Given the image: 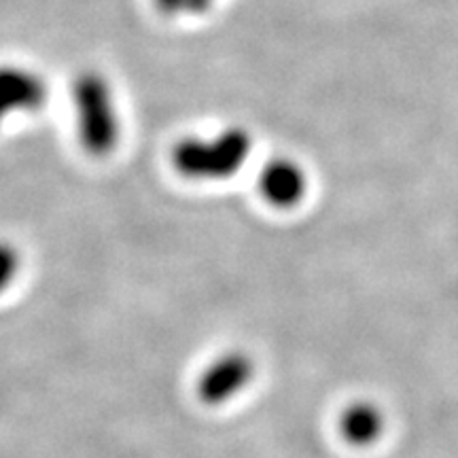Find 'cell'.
Instances as JSON below:
<instances>
[{
  "label": "cell",
  "mask_w": 458,
  "mask_h": 458,
  "mask_svg": "<svg viewBox=\"0 0 458 458\" xmlns=\"http://www.w3.org/2000/svg\"><path fill=\"white\" fill-rule=\"evenodd\" d=\"M382 427H385L382 411L376 405L365 403V401L352 403L351 408L344 411L340 420L342 435L354 445L374 444L380 437Z\"/></svg>",
  "instance_id": "6"
},
{
  "label": "cell",
  "mask_w": 458,
  "mask_h": 458,
  "mask_svg": "<svg viewBox=\"0 0 458 458\" xmlns=\"http://www.w3.org/2000/svg\"><path fill=\"white\" fill-rule=\"evenodd\" d=\"M74 130L79 145L94 157H106L122 139V114L113 85L98 71H85L72 83Z\"/></svg>",
  "instance_id": "1"
},
{
  "label": "cell",
  "mask_w": 458,
  "mask_h": 458,
  "mask_svg": "<svg viewBox=\"0 0 458 458\" xmlns=\"http://www.w3.org/2000/svg\"><path fill=\"white\" fill-rule=\"evenodd\" d=\"M20 250H17L11 242L0 240V293H4V291L13 284L17 274H20Z\"/></svg>",
  "instance_id": "8"
},
{
  "label": "cell",
  "mask_w": 458,
  "mask_h": 458,
  "mask_svg": "<svg viewBox=\"0 0 458 458\" xmlns=\"http://www.w3.org/2000/svg\"><path fill=\"white\" fill-rule=\"evenodd\" d=\"M253 371L255 363L246 352H223L199 374L196 382L198 399L210 408L227 403L253 380Z\"/></svg>",
  "instance_id": "3"
},
{
  "label": "cell",
  "mask_w": 458,
  "mask_h": 458,
  "mask_svg": "<svg viewBox=\"0 0 458 458\" xmlns=\"http://www.w3.org/2000/svg\"><path fill=\"white\" fill-rule=\"evenodd\" d=\"M47 100L49 88L41 72L21 64H0V128L13 114L43 111Z\"/></svg>",
  "instance_id": "4"
},
{
  "label": "cell",
  "mask_w": 458,
  "mask_h": 458,
  "mask_svg": "<svg viewBox=\"0 0 458 458\" xmlns=\"http://www.w3.org/2000/svg\"><path fill=\"white\" fill-rule=\"evenodd\" d=\"M259 191L276 208L297 206L308 191V176L295 159L276 157L261 168Z\"/></svg>",
  "instance_id": "5"
},
{
  "label": "cell",
  "mask_w": 458,
  "mask_h": 458,
  "mask_svg": "<svg viewBox=\"0 0 458 458\" xmlns=\"http://www.w3.org/2000/svg\"><path fill=\"white\" fill-rule=\"evenodd\" d=\"M249 131L225 128L210 136H185L172 147V165L189 181H223L242 170L250 156Z\"/></svg>",
  "instance_id": "2"
},
{
  "label": "cell",
  "mask_w": 458,
  "mask_h": 458,
  "mask_svg": "<svg viewBox=\"0 0 458 458\" xmlns=\"http://www.w3.org/2000/svg\"><path fill=\"white\" fill-rule=\"evenodd\" d=\"M156 9L165 17H199L215 7L216 0H153Z\"/></svg>",
  "instance_id": "7"
}]
</instances>
